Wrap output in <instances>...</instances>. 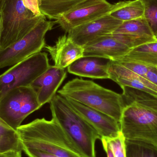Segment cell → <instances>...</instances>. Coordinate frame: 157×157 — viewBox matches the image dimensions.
Masks as SVG:
<instances>
[{"label":"cell","mask_w":157,"mask_h":157,"mask_svg":"<svg viewBox=\"0 0 157 157\" xmlns=\"http://www.w3.org/2000/svg\"><path fill=\"white\" fill-rule=\"evenodd\" d=\"M41 13L56 20L58 17L87 0H39Z\"/></svg>","instance_id":"20"},{"label":"cell","mask_w":157,"mask_h":157,"mask_svg":"<svg viewBox=\"0 0 157 157\" xmlns=\"http://www.w3.org/2000/svg\"><path fill=\"white\" fill-rule=\"evenodd\" d=\"M126 157H157V146L136 140L124 141Z\"/></svg>","instance_id":"22"},{"label":"cell","mask_w":157,"mask_h":157,"mask_svg":"<svg viewBox=\"0 0 157 157\" xmlns=\"http://www.w3.org/2000/svg\"><path fill=\"white\" fill-rule=\"evenodd\" d=\"M124 107L120 121L125 139L157 146V95L121 87Z\"/></svg>","instance_id":"1"},{"label":"cell","mask_w":157,"mask_h":157,"mask_svg":"<svg viewBox=\"0 0 157 157\" xmlns=\"http://www.w3.org/2000/svg\"><path fill=\"white\" fill-rule=\"evenodd\" d=\"M58 93L102 112L120 123L124 107L121 94L103 87L91 80L78 78L67 82Z\"/></svg>","instance_id":"4"},{"label":"cell","mask_w":157,"mask_h":157,"mask_svg":"<svg viewBox=\"0 0 157 157\" xmlns=\"http://www.w3.org/2000/svg\"><path fill=\"white\" fill-rule=\"evenodd\" d=\"M111 60L91 56H83L67 67L70 73L95 79H110L109 68Z\"/></svg>","instance_id":"16"},{"label":"cell","mask_w":157,"mask_h":157,"mask_svg":"<svg viewBox=\"0 0 157 157\" xmlns=\"http://www.w3.org/2000/svg\"><path fill=\"white\" fill-rule=\"evenodd\" d=\"M22 147L59 157H82L59 124L52 118L37 119L17 129Z\"/></svg>","instance_id":"2"},{"label":"cell","mask_w":157,"mask_h":157,"mask_svg":"<svg viewBox=\"0 0 157 157\" xmlns=\"http://www.w3.org/2000/svg\"><path fill=\"white\" fill-rule=\"evenodd\" d=\"M122 59L136 62L148 67L157 66V40L131 49Z\"/></svg>","instance_id":"19"},{"label":"cell","mask_w":157,"mask_h":157,"mask_svg":"<svg viewBox=\"0 0 157 157\" xmlns=\"http://www.w3.org/2000/svg\"><path fill=\"white\" fill-rule=\"evenodd\" d=\"M144 6L142 0L120 1L113 4L109 14L124 22L144 17Z\"/></svg>","instance_id":"18"},{"label":"cell","mask_w":157,"mask_h":157,"mask_svg":"<svg viewBox=\"0 0 157 157\" xmlns=\"http://www.w3.org/2000/svg\"><path fill=\"white\" fill-rule=\"evenodd\" d=\"M101 140L102 143L103 149L106 152L107 157H114L113 152L111 147H110L106 139L104 138H101Z\"/></svg>","instance_id":"29"},{"label":"cell","mask_w":157,"mask_h":157,"mask_svg":"<svg viewBox=\"0 0 157 157\" xmlns=\"http://www.w3.org/2000/svg\"><path fill=\"white\" fill-rule=\"evenodd\" d=\"M22 151V146L16 130L0 120V154L10 151Z\"/></svg>","instance_id":"21"},{"label":"cell","mask_w":157,"mask_h":157,"mask_svg":"<svg viewBox=\"0 0 157 157\" xmlns=\"http://www.w3.org/2000/svg\"><path fill=\"white\" fill-rule=\"evenodd\" d=\"M66 75L65 69L50 65L47 71L31 84L30 86L36 92L38 100L41 107L50 102L66 78Z\"/></svg>","instance_id":"14"},{"label":"cell","mask_w":157,"mask_h":157,"mask_svg":"<svg viewBox=\"0 0 157 157\" xmlns=\"http://www.w3.org/2000/svg\"><path fill=\"white\" fill-rule=\"evenodd\" d=\"M55 119L82 157H96L95 144L101 139L98 132L67 102L56 94L50 102Z\"/></svg>","instance_id":"3"},{"label":"cell","mask_w":157,"mask_h":157,"mask_svg":"<svg viewBox=\"0 0 157 157\" xmlns=\"http://www.w3.org/2000/svg\"><path fill=\"white\" fill-rule=\"evenodd\" d=\"M55 24L54 22L43 19L23 38L0 51V69L13 66L41 52L46 45L45 36Z\"/></svg>","instance_id":"8"},{"label":"cell","mask_w":157,"mask_h":157,"mask_svg":"<svg viewBox=\"0 0 157 157\" xmlns=\"http://www.w3.org/2000/svg\"><path fill=\"white\" fill-rule=\"evenodd\" d=\"M122 22L108 14L70 30L68 36L74 42L84 47L99 37L113 34Z\"/></svg>","instance_id":"11"},{"label":"cell","mask_w":157,"mask_h":157,"mask_svg":"<svg viewBox=\"0 0 157 157\" xmlns=\"http://www.w3.org/2000/svg\"><path fill=\"white\" fill-rule=\"evenodd\" d=\"M145 78L157 86V69L156 67H149Z\"/></svg>","instance_id":"28"},{"label":"cell","mask_w":157,"mask_h":157,"mask_svg":"<svg viewBox=\"0 0 157 157\" xmlns=\"http://www.w3.org/2000/svg\"><path fill=\"white\" fill-rule=\"evenodd\" d=\"M105 139L111 148L114 157H126L124 145L125 138L121 133L115 138Z\"/></svg>","instance_id":"25"},{"label":"cell","mask_w":157,"mask_h":157,"mask_svg":"<svg viewBox=\"0 0 157 157\" xmlns=\"http://www.w3.org/2000/svg\"><path fill=\"white\" fill-rule=\"evenodd\" d=\"M2 13L0 9V37L2 30Z\"/></svg>","instance_id":"31"},{"label":"cell","mask_w":157,"mask_h":157,"mask_svg":"<svg viewBox=\"0 0 157 157\" xmlns=\"http://www.w3.org/2000/svg\"><path fill=\"white\" fill-rule=\"evenodd\" d=\"M23 151L28 157H59L41 150L22 147Z\"/></svg>","instance_id":"27"},{"label":"cell","mask_w":157,"mask_h":157,"mask_svg":"<svg viewBox=\"0 0 157 157\" xmlns=\"http://www.w3.org/2000/svg\"><path fill=\"white\" fill-rule=\"evenodd\" d=\"M110 79L121 87L128 86L157 95V86L145 77L111 60L109 68Z\"/></svg>","instance_id":"17"},{"label":"cell","mask_w":157,"mask_h":157,"mask_svg":"<svg viewBox=\"0 0 157 157\" xmlns=\"http://www.w3.org/2000/svg\"><path fill=\"white\" fill-rule=\"evenodd\" d=\"M113 61L116 62L133 72L145 78L150 67L136 62L124 59L122 58H119L113 60Z\"/></svg>","instance_id":"24"},{"label":"cell","mask_w":157,"mask_h":157,"mask_svg":"<svg viewBox=\"0 0 157 157\" xmlns=\"http://www.w3.org/2000/svg\"><path fill=\"white\" fill-rule=\"evenodd\" d=\"M24 6L34 15L39 17L43 15L40 9L39 0H22Z\"/></svg>","instance_id":"26"},{"label":"cell","mask_w":157,"mask_h":157,"mask_svg":"<svg viewBox=\"0 0 157 157\" xmlns=\"http://www.w3.org/2000/svg\"><path fill=\"white\" fill-rule=\"evenodd\" d=\"M64 98L72 108L98 132L101 139H112L121 134L120 123L112 117L74 100Z\"/></svg>","instance_id":"10"},{"label":"cell","mask_w":157,"mask_h":157,"mask_svg":"<svg viewBox=\"0 0 157 157\" xmlns=\"http://www.w3.org/2000/svg\"><path fill=\"white\" fill-rule=\"evenodd\" d=\"M2 25L0 37V51L10 47L31 31L44 15H34L23 4L22 0H0Z\"/></svg>","instance_id":"5"},{"label":"cell","mask_w":157,"mask_h":157,"mask_svg":"<svg viewBox=\"0 0 157 157\" xmlns=\"http://www.w3.org/2000/svg\"><path fill=\"white\" fill-rule=\"evenodd\" d=\"M156 68H157V67H156Z\"/></svg>","instance_id":"32"},{"label":"cell","mask_w":157,"mask_h":157,"mask_svg":"<svg viewBox=\"0 0 157 157\" xmlns=\"http://www.w3.org/2000/svg\"><path fill=\"white\" fill-rule=\"evenodd\" d=\"M144 6V17L157 38V0H142Z\"/></svg>","instance_id":"23"},{"label":"cell","mask_w":157,"mask_h":157,"mask_svg":"<svg viewBox=\"0 0 157 157\" xmlns=\"http://www.w3.org/2000/svg\"><path fill=\"white\" fill-rule=\"evenodd\" d=\"M113 4L106 0H87L62 14L55 20L65 32L108 14Z\"/></svg>","instance_id":"9"},{"label":"cell","mask_w":157,"mask_h":157,"mask_svg":"<svg viewBox=\"0 0 157 157\" xmlns=\"http://www.w3.org/2000/svg\"><path fill=\"white\" fill-rule=\"evenodd\" d=\"M22 151L10 150L0 154V157H22Z\"/></svg>","instance_id":"30"},{"label":"cell","mask_w":157,"mask_h":157,"mask_svg":"<svg viewBox=\"0 0 157 157\" xmlns=\"http://www.w3.org/2000/svg\"><path fill=\"white\" fill-rule=\"evenodd\" d=\"M83 56H91L115 60L125 56L131 49L113 34L101 36L83 47Z\"/></svg>","instance_id":"13"},{"label":"cell","mask_w":157,"mask_h":157,"mask_svg":"<svg viewBox=\"0 0 157 157\" xmlns=\"http://www.w3.org/2000/svg\"><path fill=\"white\" fill-rule=\"evenodd\" d=\"M113 34L130 49L157 40L144 17L124 21Z\"/></svg>","instance_id":"12"},{"label":"cell","mask_w":157,"mask_h":157,"mask_svg":"<svg viewBox=\"0 0 157 157\" xmlns=\"http://www.w3.org/2000/svg\"><path fill=\"white\" fill-rule=\"evenodd\" d=\"M41 107L31 86L15 88L0 99V120L16 131L27 116Z\"/></svg>","instance_id":"6"},{"label":"cell","mask_w":157,"mask_h":157,"mask_svg":"<svg viewBox=\"0 0 157 157\" xmlns=\"http://www.w3.org/2000/svg\"><path fill=\"white\" fill-rule=\"evenodd\" d=\"M49 66L48 54L41 52L12 66L0 75V99L13 89L30 86Z\"/></svg>","instance_id":"7"},{"label":"cell","mask_w":157,"mask_h":157,"mask_svg":"<svg viewBox=\"0 0 157 157\" xmlns=\"http://www.w3.org/2000/svg\"><path fill=\"white\" fill-rule=\"evenodd\" d=\"M55 66L65 69L76 60L83 57L84 48L73 41L68 35L61 36L53 46L45 47Z\"/></svg>","instance_id":"15"}]
</instances>
